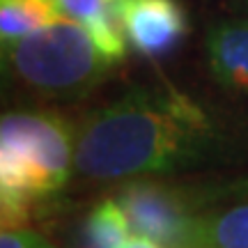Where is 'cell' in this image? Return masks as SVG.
<instances>
[{
  "label": "cell",
  "instance_id": "30bf717a",
  "mask_svg": "<svg viewBox=\"0 0 248 248\" xmlns=\"http://www.w3.org/2000/svg\"><path fill=\"white\" fill-rule=\"evenodd\" d=\"M129 230V218L115 198L101 200L92 207L83 225V248H122Z\"/></svg>",
  "mask_w": 248,
  "mask_h": 248
},
{
  "label": "cell",
  "instance_id": "6da1fadb",
  "mask_svg": "<svg viewBox=\"0 0 248 248\" xmlns=\"http://www.w3.org/2000/svg\"><path fill=\"white\" fill-rule=\"evenodd\" d=\"M209 122L177 92L131 90L74 129V168L92 182L147 177L184 166L202 152Z\"/></svg>",
  "mask_w": 248,
  "mask_h": 248
},
{
  "label": "cell",
  "instance_id": "52a82bcc",
  "mask_svg": "<svg viewBox=\"0 0 248 248\" xmlns=\"http://www.w3.org/2000/svg\"><path fill=\"white\" fill-rule=\"evenodd\" d=\"M64 16L85 26L97 46L110 60L120 62L126 53V39L117 21L115 7L108 0H58Z\"/></svg>",
  "mask_w": 248,
  "mask_h": 248
},
{
  "label": "cell",
  "instance_id": "5b68a950",
  "mask_svg": "<svg viewBox=\"0 0 248 248\" xmlns=\"http://www.w3.org/2000/svg\"><path fill=\"white\" fill-rule=\"evenodd\" d=\"M113 7L124 39L147 58L170 53L188 28L177 0H113Z\"/></svg>",
  "mask_w": 248,
  "mask_h": 248
},
{
  "label": "cell",
  "instance_id": "9c48e42d",
  "mask_svg": "<svg viewBox=\"0 0 248 248\" xmlns=\"http://www.w3.org/2000/svg\"><path fill=\"white\" fill-rule=\"evenodd\" d=\"M195 248H248V204L198 218Z\"/></svg>",
  "mask_w": 248,
  "mask_h": 248
},
{
  "label": "cell",
  "instance_id": "9a60e30c",
  "mask_svg": "<svg viewBox=\"0 0 248 248\" xmlns=\"http://www.w3.org/2000/svg\"><path fill=\"white\" fill-rule=\"evenodd\" d=\"M0 71H2V46H0Z\"/></svg>",
  "mask_w": 248,
  "mask_h": 248
},
{
  "label": "cell",
  "instance_id": "8fae6325",
  "mask_svg": "<svg viewBox=\"0 0 248 248\" xmlns=\"http://www.w3.org/2000/svg\"><path fill=\"white\" fill-rule=\"evenodd\" d=\"M44 200L46 198H37V195L0 186V232L28 228L37 218Z\"/></svg>",
  "mask_w": 248,
  "mask_h": 248
},
{
  "label": "cell",
  "instance_id": "277c9868",
  "mask_svg": "<svg viewBox=\"0 0 248 248\" xmlns=\"http://www.w3.org/2000/svg\"><path fill=\"white\" fill-rule=\"evenodd\" d=\"M115 200L136 234L163 248H195L198 218L179 191L147 177H133L117 191Z\"/></svg>",
  "mask_w": 248,
  "mask_h": 248
},
{
  "label": "cell",
  "instance_id": "5bb4252c",
  "mask_svg": "<svg viewBox=\"0 0 248 248\" xmlns=\"http://www.w3.org/2000/svg\"><path fill=\"white\" fill-rule=\"evenodd\" d=\"M237 191H239V193H244V195H248V179H246V182H241V184H237Z\"/></svg>",
  "mask_w": 248,
  "mask_h": 248
},
{
  "label": "cell",
  "instance_id": "3957f363",
  "mask_svg": "<svg viewBox=\"0 0 248 248\" xmlns=\"http://www.w3.org/2000/svg\"><path fill=\"white\" fill-rule=\"evenodd\" d=\"M74 129L51 110L0 115V186L51 198L71 177Z\"/></svg>",
  "mask_w": 248,
  "mask_h": 248
},
{
  "label": "cell",
  "instance_id": "7c38bea8",
  "mask_svg": "<svg viewBox=\"0 0 248 248\" xmlns=\"http://www.w3.org/2000/svg\"><path fill=\"white\" fill-rule=\"evenodd\" d=\"M0 248H55L44 234L30 228L0 232Z\"/></svg>",
  "mask_w": 248,
  "mask_h": 248
},
{
  "label": "cell",
  "instance_id": "4fadbf2b",
  "mask_svg": "<svg viewBox=\"0 0 248 248\" xmlns=\"http://www.w3.org/2000/svg\"><path fill=\"white\" fill-rule=\"evenodd\" d=\"M122 248H163V246L156 244V241L147 239V237H142V234H136V237H129V239L124 241Z\"/></svg>",
  "mask_w": 248,
  "mask_h": 248
},
{
  "label": "cell",
  "instance_id": "7a4b0ae2",
  "mask_svg": "<svg viewBox=\"0 0 248 248\" xmlns=\"http://www.w3.org/2000/svg\"><path fill=\"white\" fill-rule=\"evenodd\" d=\"M110 60L85 26L62 16L2 46V71L35 94L74 99L88 94L113 71Z\"/></svg>",
  "mask_w": 248,
  "mask_h": 248
},
{
  "label": "cell",
  "instance_id": "8992f818",
  "mask_svg": "<svg viewBox=\"0 0 248 248\" xmlns=\"http://www.w3.org/2000/svg\"><path fill=\"white\" fill-rule=\"evenodd\" d=\"M207 55L218 80L248 92V26L225 23L214 28L207 39Z\"/></svg>",
  "mask_w": 248,
  "mask_h": 248
},
{
  "label": "cell",
  "instance_id": "2e32d148",
  "mask_svg": "<svg viewBox=\"0 0 248 248\" xmlns=\"http://www.w3.org/2000/svg\"><path fill=\"white\" fill-rule=\"evenodd\" d=\"M108 2H113V0H108Z\"/></svg>",
  "mask_w": 248,
  "mask_h": 248
},
{
  "label": "cell",
  "instance_id": "ba28073f",
  "mask_svg": "<svg viewBox=\"0 0 248 248\" xmlns=\"http://www.w3.org/2000/svg\"><path fill=\"white\" fill-rule=\"evenodd\" d=\"M58 0H0V46L62 18Z\"/></svg>",
  "mask_w": 248,
  "mask_h": 248
}]
</instances>
